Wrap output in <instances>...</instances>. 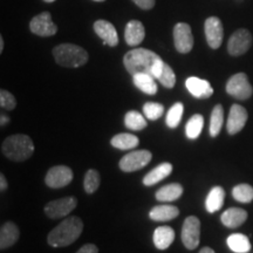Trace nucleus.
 <instances>
[{
    "instance_id": "16",
    "label": "nucleus",
    "mask_w": 253,
    "mask_h": 253,
    "mask_svg": "<svg viewBox=\"0 0 253 253\" xmlns=\"http://www.w3.org/2000/svg\"><path fill=\"white\" fill-rule=\"evenodd\" d=\"M185 87L190 94L194 95L197 99H209L213 94V88L211 87L210 82L196 77L186 79Z\"/></svg>"
},
{
    "instance_id": "15",
    "label": "nucleus",
    "mask_w": 253,
    "mask_h": 253,
    "mask_svg": "<svg viewBox=\"0 0 253 253\" xmlns=\"http://www.w3.org/2000/svg\"><path fill=\"white\" fill-rule=\"evenodd\" d=\"M94 31L103 40L104 45H108L110 47L118 46L119 34L112 23H109L107 20L95 21Z\"/></svg>"
},
{
    "instance_id": "17",
    "label": "nucleus",
    "mask_w": 253,
    "mask_h": 253,
    "mask_svg": "<svg viewBox=\"0 0 253 253\" xmlns=\"http://www.w3.org/2000/svg\"><path fill=\"white\" fill-rule=\"evenodd\" d=\"M248 219V212L244 209L230 208L223 212L220 216L221 224L230 229H236L245 223Z\"/></svg>"
},
{
    "instance_id": "35",
    "label": "nucleus",
    "mask_w": 253,
    "mask_h": 253,
    "mask_svg": "<svg viewBox=\"0 0 253 253\" xmlns=\"http://www.w3.org/2000/svg\"><path fill=\"white\" fill-rule=\"evenodd\" d=\"M143 113L145 118L151 120V121H155V120H158L163 115L164 107L163 104L157 102H147L143 106Z\"/></svg>"
},
{
    "instance_id": "24",
    "label": "nucleus",
    "mask_w": 253,
    "mask_h": 253,
    "mask_svg": "<svg viewBox=\"0 0 253 253\" xmlns=\"http://www.w3.org/2000/svg\"><path fill=\"white\" fill-rule=\"evenodd\" d=\"M132 81L134 84L141 91L148 95H155L157 93V84L155 82V78L145 73H138V74L132 75Z\"/></svg>"
},
{
    "instance_id": "33",
    "label": "nucleus",
    "mask_w": 253,
    "mask_h": 253,
    "mask_svg": "<svg viewBox=\"0 0 253 253\" xmlns=\"http://www.w3.org/2000/svg\"><path fill=\"white\" fill-rule=\"evenodd\" d=\"M157 80L161 82L166 88H173L176 84V75L173 71L168 65L167 62H163L162 68H161L160 74H158Z\"/></svg>"
},
{
    "instance_id": "40",
    "label": "nucleus",
    "mask_w": 253,
    "mask_h": 253,
    "mask_svg": "<svg viewBox=\"0 0 253 253\" xmlns=\"http://www.w3.org/2000/svg\"><path fill=\"white\" fill-rule=\"evenodd\" d=\"M9 122V118L7 115H5V114H1L0 115V125H1V126H5L6 125H8Z\"/></svg>"
},
{
    "instance_id": "14",
    "label": "nucleus",
    "mask_w": 253,
    "mask_h": 253,
    "mask_svg": "<svg viewBox=\"0 0 253 253\" xmlns=\"http://www.w3.org/2000/svg\"><path fill=\"white\" fill-rule=\"evenodd\" d=\"M248 112L243 106L239 104H233L230 109L229 119H227L226 129L230 135H236L244 128L246 122H248Z\"/></svg>"
},
{
    "instance_id": "43",
    "label": "nucleus",
    "mask_w": 253,
    "mask_h": 253,
    "mask_svg": "<svg viewBox=\"0 0 253 253\" xmlns=\"http://www.w3.org/2000/svg\"><path fill=\"white\" fill-rule=\"evenodd\" d=\"M43 1H46V2H54L55 0H43Z\"/></svg>"
},
{
    "instance_id": "8",
    "label": "nucleus",
    "mask_w": 253,
    "mask_h": 253,
    "mask_svg": "<svg viewBox=\"0 0 253 253\" xmlns=\"http://www.w3.org/2000/svg\"><path fill=\"white\" fill-rule=\"evenodd\" d=\"M78 201L75 197H63L49 202L45 207V213L52 219H58L68 216L77 208Z\"/></svg>"
},
{
    "instance_id": "42",
    "label": "nucleus",
    "mask_w": 253,
    "mask_h": 253,
    "mask_svg": "<svg viewBox=\"0 0 253 253\" xmlns=\"http://www.w3.org/2000/svg\"><path fill=\"white\" fill-rule=\"evenodd\" d=\"M2 49H4V39L2 37H0V53L2 52Z\"/></svg>"
},
{
    "instance_id": "20",
    "label": "nucleus",
    "mask_w": 253,
    "mask_h": 253,
    "mask_svg": "<svg viewBox=\"0 0 253 253\" xmlns=\"http://www.w3.org/2000/svg\"><path fill=\"white\" fill-rule=\"evenodd\" d=\"M154 244L158 250H167L175 240V231L170 226H158L154 232Z\"/></svg>"
},
{
    "instance_id": "26",
    "label": "nucleus",
    "mask_w": 253,
    "mask_h": 253,
    "mask_svg": "<svg viewBox=\"0 0 253 253\" xmlns=\"http://www.w3.org/2000/svg\"><path fill=\"white\" fill-rule=\"evenodd\" d=\"M110 143L114 148H118L120 150H130L140 144V140L137 136L132 134H118L110 140Z\"/></svg>"
},
{
    "instance_id": "3",
    "label": "nucleus",
    "mask_w": 253,
    "mask_h": 253,
    "mask_svg": "<svg viewBox=\"0 0 253 253\" xmlns=\"http://www.w3.org/2000/svg\"><path fill=\"white\" fill-rule=\"evenodd\" d=\"M1 151L8 160L23 162L34 153V144L30 136L24 134L12 135L2 142Z\"/></svg>"
},
{
    "instance_id": "30",
    "label": "nucleus",
    "mask_w": 253,
    "mask_h": 253,
    "mask_svg": "<svg viewBox=\"0 0 253 253\" xmlns=\"http://www.w3.org/2000/svg\"><path fill=\"white\" fill-rule=\"evenodd\" d=\"M125 126L126 128H129L130 130H143L144 128H147L148 123L145 121L144 116L136 110H130L126 114L125 116Z\"/></svg>"
},
{
    "instance_id": "36",
    "label": "nucleus",
    "mask_w": 253,
    "mask_h": 253,
    "mask_svg": "<svg viewBox=\"0 0 253 253\" xmlns=\"http://www.w3.org/2000/svg\"><path fill=\"white\" fill-rule=\"evenodd\" d=\"M0 106L6 110H13L17 107V100L9 91L1 89L0 90Z\"/></svg>"
},
{
    "instance_id": "38",
    "label": "nucleus",
    "mask_w": 253,
    "mask_h": 253,
    "mask_svg": "<svg viewBox=\"0 0 253 253\" xmlns=\"http://www.w3.org/2000/svg\"><path fill=\"white\" fill-rule=\"evenodd\" d=\"M77 253H99V249L94 244H86L82 246Z\"/></svg>"
},
{
    "instance_id": "21",
    "label": "nucleus",
    "mask_w": 253,
    "mask_h": 253,
    "mask_svg": "<svg viewBox=\"0 0 253 253\" xmlns=\"http://www.w3.org/2000/svg\"><path fill=\"white\" fill-rule=\"evenodd\" d=\"M172 172V164L171 163H161L160 166H157L155 169L151 170L150 172H148L143 178V184L147 186H151L157 184L158 182H161L162 179L167 178L170 173Z\"/></svg>"
},
{
    "instance_id": "39",
    "label": "nucleus",
    "mask_w": 253,
    "mask_h": 253,
    "mask_svg": "<svg viewBox=\"0 0 253 253\" xmlns=\"http://www.w3.org/2000/svg\"><path fill=\"white\" fill-rule=\"evenodd\" d=\"M7 181H6V177L2 175H0V190L1 191H5V190H7Z\"/></svg>"
},
{
    "instance_id": "27",
    "label": "nucleus",
    "mask_w": 253,
    "mask_h": 253,
    "mask_svg": "<svg viewBox=\"0 0 253 253\" xmlns=\"http://www.w3.org/2000/svg\"><path fill=\"white\" fill-rule=\"evenodd\" d=\"M226 243L231 251L236 253H248L251 250V243L249 238L242 233H233L229 236Z\"/></svg>"
},
{
    "instance_id": "41",
    "label": "nucleus",
    "mask_w": 253,
    "mask_h": 253,
    "mask_svg": "<svg viewBox=\"0 0 253 253\" xmlns=\"http://www.w3.org/2000/svg\"><path fill=\"white\" fill-rule=\"evenodd\" d=\"M198 253H216V252H214L213 250L211 249V248H208V246H207V248H203V249H202L201 251H199Z\"/></svg>"
},
{
    "instance_id": "1",
    "label": "nucleus",
    "mask_w": 253,
    "mask_h": 253,
    "mask_svg": "<svg viewBox=\"0 0 253 253\" xmlns=\"http://www.w3.org/2000/svg\"><path fill=\"white\" fill-rule=\"evenodd\" d=\"M163 60L153 50L145 48H136L129 50L123 58V63L126 71L131 75L145 73L157 79L162 68Z\"/></svg>"
},
{
    "instance_id": "6",
    "label": "nucleus",
    "mask_w": 253,
    "mask_h": 253,
    "mask_svg": "<svg viewBox=\"0 0 253 253\" xmlns=\"http://www.w3.org/2000/svg\"><path fill=\"white\" fill-rule=\"evenodd\" d=\"M151 158H153V154L149 150H134L121 158L119 167L125 172L137 171L148 166Z\"/></svg>"
},
{
    "instance_id": "32",
    "label": "nucleus",
    "mask_w": 253,
    "mask_h": 253,
    "mask_svg": "<svg viewBox=\"0 0 253 253\" xmlns=\"http://www.w3.org/2000/svg\"><path fill=\"white\" fill-rule=\"evenodd\" d=\"M232 196L240 203H251L253 201V186L250 184H239L232 189Z\"/></svg>"
},
{
    "instance_id": "34",
    "label": "nucleus",
    "mask_w": 253,
    "mask_h": 253,
    "mask_svg": "<svg viewBox=\"0 0 253 253\" xmlns=\"http://www.w3.org/2000/svg\"><path fill=\"white\" fill-rule=\"evenodd\" d=\"M84 186L87 194H94L100 186V173L94 169H89L84 175Z\"/></svg>"
},
{
    "instance_id": "29",
    "label": "nucleus",
    "mask_w": 253,
    "mask_h": 253,
    "mask_svg": "<svg viewBox=\"0 0 253 253\" xmlns=\"http://www.w3.org/2000/svg\"><path fill=\"white\" fill-rule=\"evenodd\" d=\"M224 123V109L221 104H217L214 106L212 109V113H211L210 118V128H209V131H210L211 137H216L219 134L221 130V126H223Z\"/></svg>"
},
{
    "instance_id": "25",
    "label": "nucleus",
    "mask_w": 253,
    "mask_h": 253,
    "mask_svg": "<svg viewBox=\"0 0 253 253\" xmlns=\"http://www.w3.org/2000/svg\"><path fill=\"white\" fill-rule=\"evenodd\" d=\"M183 195V186L179 183L164 185L156 192V199L160 202L177 201Z\"/></svg>"
},
{
    "instance_id": "37",
    "label": "nucleus",
    "mask_w": 253,
    "mask_h": 253,
    "mask_svg": "<svg viewBox=\"0 0 253 253\" xmlns=\"http://www.w3.org/2000/svg\"><path fill=\"white\" fill-rule=\"evenodd\" d=\"M142 9H151L155 6V0H132Z\"/></svg>"
},
{
    "instance_id": "13",
    "label": "nucleus",
    "mask_w": 253,
    "mask_h": 253,
    "mask_svg": "<svg viewBox=\"0 0 253 253\" xmlns=\"http://www.w3.org/2000/svg\"><path fill=\"white\" fill-rule=\"evenodd\" d=\"M204 31L208 45L212 49L219 48L224 38V28L220 19L217 17L208 18L204 24Z\"/></svg>"
},
{
    "instance_id": "31",
    "label": "nucleus",
    "mask_w": 253,
    "mask_h": 253,
    "mask_svg": "<svg viewBox=\"0 0 253 253\" xmlns=\"http://www.w3.org/2000/svg\"><path fill=\"white\" fill-rule=\"evenodd\" d=\"M183 113H184V106H183V103L176 102L171 108L169 109V112L167 114V119H166L167 126L172 129L177 128L182 120Z\"/></svg>"
},
{
    "instance_id": "23",
    "label": "nucleus",
    "mask_w": 253,
    "mask_h": 253,
    "mask_svg": "<svg viewBox=\"0 0 253 253\" xmlns=\"http://www.w3.org/2000/svg\"><path fill=\"white\" fill-rule=\"evenodd\" d=\"M179 214V209L172 205H157L149 212V217L155 221H169Z\"/></svg>"
},
{
    "instance_id": "4",
    "label": "nucleus",
    "mask_w": 253,
    "mask_h": 253,
    "mask_svg": "<svg viewBox=\"0 0 253 253\" xmlns=\"http://www.w3.org/2000/svg\"><path fill=\"white\" fill-rule=\"evenodd\" d=\"M53 55L58 65L67 68L81 67L89 58L86 49L73 43H61L54 47Z\"/></svg>"
},
{
    "instance_id": "22",
    "label": "nucleus",
    "mask_w": 253,
    "mask_h": 253,
    "mask_svg": "<svg viewBox=\"0 0 253 253\" xmlns=\"http://www.w3.org/2000/svg\"><path fill=\"white\" fill-rule=\"evenodd\" d=\"M224 199H225V191L221 186H213L209 192L207 199H205V208L210 213L216 212L220 210L224 205Z\"/></svg>"
},
{
    "instance_id": "2",
    "label": "nucleus",
    "mask_w": 253,
    "mask_h": 253,
    "mask_svg": "<svg viewBox=\"0 0 253 253\" xmlns=\"http://www.w3.org/2000/svg\"><path fill=\"white\" fill-rule=\"evenodd\" d=\"M84 231V223L77 216L63 219L54 227L47 237V242L52 248H66L77 242Z\"/></svg>"
},
{
    "instance_id": "28",
    "label": "nucleus",
    "mask_w": 253,
    "mask_h": 253,
    "mask_svg": "<svg viewBox=\"0 0 253 253\" xmlns=\"http://www.w3.org/2000/svg\"><path fill=\"white\" fill-rule=\"evenodd\" d=\"M204 126V119L201 114H195L192 118L189 120L185 126V135L190 140H196L199 135H201L202 130Z\"/></svg>"
},
{
    "instance_id": "12",
    "label": "nucleus",
    "mask_w": 253,
    "mask_h": 253,
    "mask_svg": "<svg viewBox=\"0 0 253 253\" xmlns=\"http://www.w3.org/2000/svg\"><path fill=\"white\" fill-rule=\"evenodd\" d=\"M30 28L32 33L39 37H52L58 32V27L53 23L49 12H42L32 19Z\"/></svg>"
},
{
    "instance_id": "11",
    "label": "nucleus",
    "mask_w": 253,
    "mask_h": 253,
    "mask_svg": "<svg viewBox=\"0 0 253 253\" xmlns=\"http://www.w3.org/2000/svg\"><path fill=\"white\" fill-rule=\"evenodd\" d=\"M173 42L179 53L186 54L194 47V37L188 24L178 23L173 28Z\"/></svg>"
},
{
    "instance_id": "19",
    "label": "nucleus",
    "mask_w": 253,
    "mask_h": 253,
    "mask_svg": "<svg viewBox=\"0 0 253 253\" xmlns=\"http://www.w3.org/2000/svg\"><path fill=\"white\" fill-rule=\"evenodd\" d=\"M20 237V231L19 227L12 221L2 224L0 229V249L6 250L13 246L19 240Z\"/></svg>"
},
{
    "instance_id": "10",
    "label": "nucleus",
    "mask_w": 253,
    "mask_h": 253,
    "mask_svg": "<svg viewBox=\"0 0 253 253\" xmlns=\"http://www.w3.org/2000/svg\"><path fill=\"white\" fill-rule=\"evenodd\" d=\"M73 170L66 166H56L50 168L45 177L47 186L52 189H59L71 184L73 181Z\"/></svg>"
},
{
    "instance_id": "7",
    "label": "nucleus",
    "mask_w": 253,
    "mask_h": 253,
    "mask_svg": "<svg viewBox=\"0 0 253 253\" xmlns=\"http://www.w3.org/2000/svg\"><path fill=\"white\" fill-rule=\"evenodd\" d=\"M201 239V221L196 216L185 218L182 226V242L188 250H195Z\"/></svg>"
},
{
    "instance_id": "5",
    "label": "nucleus",
    "mask_w": 253,
    "mask_h": 253,
    "mask_svg": "<svg viewBox=\"0 0 253 253\" xmlns=\"http://www.w3.org/2000/svg\"><path fill=\"white\" fill-rule=\"evenodd\" d=\"M226 93L238 100H248L252 96L253 88L245 73H237L229 79L226 84Z\"/></svg>"
},
{
    "instance_id": "9",
    "label": "nucleus",
    "mask_w": 253,
    "mask_h": 253,
    "mask_svg": "<svg viewBox=\"0 0 253 253\" xmlns=\"http://www.w3.org/2000/svg\"><path fill=\"white\" fill-rule=\"evenodd\" d=\"M252 45L251 33L245 28H240L231 36L227 42V52L232 56L243 55Z\"/></svg>"
},
{
    "instance_id": "18",
    "label": "nucleus",
    "mask_w": 253,
    "mask_h": 253,
    "mask_svg": "<svg viewBox=\"0 0 253 253\" xmlns=\"http://www.w3.org/2000/svg\"><path fill=\"white\" fill-rule=\"evenodd\" d=\"M145 37V30L143 24L138 20H130L126 26L125 39L129 46H138Z\"/></svg>"
},
{
    "instance_id": "44",
    "label": "nucleus",
    "mask_w": 253,
    "mask_h": 253,
    "mask_svg": "<svg viewBox=\"0 0 253 253\" xmlns=\"http://www.w3.org/2000/svg\"><path fill=\"white\" fill-rule=\"evenodd\" d=\"M94 1H99V2H102V1H104V0H94Z\"/></svg>"
}]
</instances>
